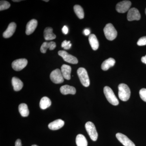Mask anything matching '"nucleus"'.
Listing matches in <instances>:
<instances>
[{"label":"nucleus","mask_w":146,"mask_h":146,"mask_svg":"<svg viewBox=\"0 0 146 146\" xmlns=\"http://www.w3.org/2000/svg\"><path fill=\"white\" fill-rule=\"evenodd\" d=\"M118 96L121 100L125 102L130 98L131 91L129 87L125 84L122 83L118 86Z\"/></svg>","instance_id":"nucleus-1"},{"label":"nucleus","mask_w":146,"mask_h":146,"mask_svg":"<svg viewBox=\"0 0 146 146\" xmlns=\"http://www.w3.org/2000/svg\"><path fill=\"white\" fill-rule=\"evenodd\" d=\"M104 92L106 98L111 104L117 106L119 104V102L113 91L109 86H105Z\"/></svg>","instance_id":"nucleus-2"},{"label":"nucleus","mask_w":146,"mask_h":146,"mask_svg":"<svg viewBox=\"0 0 146 146\" xmlns=\"http://www.w3.org/2000/svg\"><path fill=\"white\" fill-rule=\"evenodd\" d=\"M104 31L106 37L108 40L112 41L117 37V32L112 24H108L105 27Z\"/></svg>","instance_id":"nucleus-3"},{"label":"nucleus","mask_w":146,"mask_h":146,"mask_svg":"<svg viewBox=\"0 0 146 146\" xmlns=\"http://www.w3.org/2000/svg\"><path fill=\"white\" fill-rule=\"evenodd\" d=\"M77 74L82 84L85 87H88L90 85V80L86 69L83 68H79Z\"/></svg>","instance_id":"nucleus-4"},{"label":"nucleus","mask_w":146,"mask_h":146,"mask_svg":"<svg viewBox=\"0 0 146 146\" xmlns=\"http://www.w3.org/2000/svg\"><path fill=\"white\" fill-rule=\"evenodd\" d=\"M85 127L91 140L94 141H96L98 138V133L94 124L91 122H87L85 124Z\"/></svg>","instance_id":"nucleus-5"},{"label":"nucleus","mask_w":146,"mask_h":146,"mask_svg":"<svg viewBox=\"0 0 146 146\" xmlns=\"http://www.w3.org/2000/svg\"><path fill=\"white\" fill-rule=\"evenodd\" d=\"M50 78L55 84L62 83L64 80L61 70L58 69H56L51 73Z\"/></svg>","instance_id":"nucleus-6"},{"label":"nucleus","mask_w":146,"mask_h":146,"mask_svg":"<svg viewBox=\"0 0 146 146\" xmlns=\"http://www.w3.org/2000/svg\"><path fill=\"white\" fill-rule=\"evenodd\" d=\"M58 54L63 58L66 62L71 64H76L78 63L77 58L72 55L69 54L67 52L64 50H60L58 51Z\"/></svg>","instance_id":"nucleus-7"},{"label":"nucleus","mask_w":146,"mask_h":146,"mask_svg":"<svg viewBox=\"0 0 146 146\" xmlns=\"http://www.w3.org/2000/svg\"><path fill=\"white\" fill-rule=\"evenodd\" d=\"M28 64V61L25 58H21L13 61L12 67L14 70L20 71L25 68Z\"/></svg>","instance_id":"nucleus-8"},{"label":"nucleus","mask_w":146,"mask_h":146,"mask_svg":"<svg viewBox=\"0 0 146 146\" xmlns=\"http://www.w3.org/2000/svg\"><path fill=\"white\" fill-rule=\"evenodd\" d=\"M131 6V2L130 1H124L118 3L116 6V10L120 13H124L129 10Z\"/></svg>","instance_id":"nucleus-9"},{"label":"nucleus","mask_w":146,"mask_h":146,"mask_svg":"<svg viewBox=\"0 0 146 146\" xmlns=\"http://www.w3.org/2000/svg\"><path fill=\"white\" fill-rule=\"evenodd\" d=\"M141 14L137 9L132 8L129 9L127 15L128 21H139L141 19Z\"/></svg>","instance_id":"nucleus-10"},{"label":"nucleus","mask_w":146,"mask_h":146,"mask_svg":"<svg viewBox=\"0 0 146 146\" xmlns=\"http://www.w3.org/2000/svg\"><path fill=\"white\" fill-rule=\"evenodd\" d=\"M116 137L118 140L124 146H136L134 143L131 141L127 136L121 133L116 134Z\"/></svg>","instance_id":"nucleus-11"},{"label":"nucleus","mask_w":146,"mask_h":146,"mask_svg":"<svg viewBox=\"0 0 146 146\" xmlns=\"http://www.w3.org/2000/svg\"><path fill=\"white\" fill-rule=\"evenodd\" d=\"M37 21L35 19H32L29 21L27 24L26 33L27 35H30L33 33L37 27Z\"/></svg>","instance_id":"nucleus-12"},{"label":"nucleus","mask_w":146,"mask_h":146,"mask_svg":"<svg viewBox=\"0 0 146 146\" xmlns=\"http://www.w3.org/2000/svg\"><path fill=\"white\" fill-rule=\"evenodd\" d=\"M16 28V25L15 23H11L9 25L7 29L3 33L4 38H9L12 36L15 33Z\"/></svg>","instance_id":"nucleus-13"},{"label":"nucleus","mask_w":146,"mask_h":146,"mask_svg":"<svg viewBox=\"0 0 146 146\" xmlns=\"http://www.w3.org/2000/svg\"><path fill=\"white\" fill-rule=\"evenodd\" d=\"M64 124L65 122L64 121L60 119H58L50 123L49 124L48 126L50 129L56 130L63 127L64 125Z\"/></svg>","instance_id":"nucleus-14"},{"label":"nucleus","mask_w":146,"mask_h":146,"mask_svg":"<svg viewBox=\"0 0 146 146\" xmlns=\"http://www.w3.org/2000/svg\"><path fill=\"white\" fill-rule=\"evenodd\" d=\"M61 73L64 78L70 80L71 79V73L72 68L69 65L63 64L61 68Z\"/></svg>","instance_id":"nucleus-15"},{"label":"nucleus","mask_w":146,"mask_h":146,"mask_svg":"<svg viewBox=\"0 0 146 146\" xmlns=\"http://www.w3.org/2000/svg\"><path fill=\"white\" fill-rule=\"evenodd\" d=\"M60 92L63 95L68 94L74 95L76 93V89L75 87L70 85H65L61 86L60 89Z\"/></svg>","instance_id":"nucleus-16"},{"label":"nucleus","mask_w":146,"mask_h":146,"mask_svg":"<svg viewBox=\"0 0 146 146\" xmlns=\"http://www.w3.org/2000/svg\"><path fill=\"white\" fill-rule=\"evenodd\" d=\"M56 47V44L54 42H45L43 43L41 46L40 51L43 53H45L46 52L48 48L49 49L51 50H52L54 49Z\"/></svg>","instance_id":"nucleus-17"},{"label":"nucleus","mask_w":146,"mask_h":146,"mask_svg":"<svg viewBox=\"0 0 146 146\" xmlns=\"http://www.w3.org/2000/svg\"><path fill=\"white\" fill-rule=\"evenodd\" d=\"M115 60L114 58H110L106 59L102 63V69L104 71H107L110 68L113 67L115 65Z\"/></svg>","instance_id":"nucleus-18"},{"label":"nucleus","mask_w":146,"mask_h":146,"mask_svg":"<svg viewBox=\"0 0 146 146\" xmlns=\"http://www.w3.org/2000/svg\"><path fill=\"white\" fill-rule=\"evenodd\" d=\"M12 84L13 89L16 91H20L23 86V83L21 80L18 78L14 77L12 79Z\"/></svg>","instance_id":"nucleus-19"},{"label":"nucleus","mask_w":146,"mask_h":146,"mask_svg":"<svg viewBox=\"0 0 146 146\" xmlns=\"http://www.w3.org/2000/svg\"><path fill=\"white\" fill-rule=\"evenodd\" d=\"M44 37L45 40H52L55 39V35L53 33V29L51 27H46L44 31Z\"/></svg>","instance_id":"nucleus-20"},{"label":"nucleus","mask_w":146,"mask_h":146,"mask_svg":"<svg viewBox=\"0 0 146 146\" xmlns=\"http://www.w3.org/2000/svg\"><path fill=\"white\" fill-rule=\"evenodd\" d=\"M89 42L91 48L94 50L98 49L99 46V43L96 36L94 34H91L89 36Z\"/></svg>","instance_id":"nucleus-21"},{"label":"nucleus","mask_w":146,"mask_h":146,"mask_svg":"<svg viewBox=\"0 0 146 146\" xmlns=\"http://www.w3.org/2000/svg\"><path fill=\"white\" fill-rule=\"evenodd\" d=\"M76 144L77 146H87L88 143L85 136L79 134L76 137Z\"/></svg>","instance_id":"nucleus-22"},{"label":"nucleus","mask_w":146,"mask_h":146,"mask_svg":"<svg viewBox=\"0 0 146 146\" xmlns=\"http://www.w3.org/2000/svg\"><path fill=\"white\" fill-rule=\"evenodd\" d=\"M51 105V101L49 98L44 97L41 100L39 103V106L42 109L45 110L49 107Z\"/></svg>","instance_id":"nucleus-23"},{"label":"nucleus","mask_w":146,"mask_h":146,"mask_svg":"<svg viewBox=\"0 0 146 146\" xmlns=\"http://www.w3.org/2000/svg\"><path fill=\"white\" fill-rule=\"evenodd\" d=\"M19 111L21 116L23 117H27L29 116V114L28 106L26 104H21L19 106Z\"/></svg>","instance_id":"nucleus-24"},{"label":"nucleus","mask_w":146,"mask_h":146,"mask_svg":"<svg viewBox=\"0 0 146 146\" xmlns=\"http://www.w3.org/2000/svg\"><path fill=\"white\" fill-rule=\"evenodd\" d=\"M74 11L76 15L80 19L84 18V12L83 9L79 5H75L74 6Z\"/></svg>","instance_id":"nucleus-25"},{"label":"nucleus","mask_w":146,"mask_h":146,"mask_svg":"<svg viewBox=\"0 0 146 146\" xmlns=\"http://www.w3.org/2000/svg\"><path fill=\"white\" fill-rule=\"evenodd\" d=\"M10 7V4L8 2L5 1H1L0 2V10L3 11L8 9Z\"/></svg>","instance_id":"nucleus-26"},{"label":"nucleus","mask_w":146,"mask_h":146,"mask_svg":"<svg viewBox=\"0 0 146 146\" xmlns=\"http://www.w3.org/2000/svg\"><path fill=\"white\" fill-rule=\"evenodd\" d=\"M72 44L70 43V41H68L67 40H65L62 42L61 44V47L64 48V49L68 50L70 48Z\"/></svg>","instance_id":"nucleus-27"},{"label":"nucleus","mask_w":146,"mask_h":146,"mask_svg":"<svg viewBox=\"0 0 146 146\" xmlns=\"http://www.w3.org/2000/svg\"><path fill=\"white\" fill-rule=\"evenodd\" d=\"M139 94L141 99L146 102V89L143 88L141 89L139 91Z\"/></svg>","instance_id":"nucleus-28"},{"label":"nucleus","mask_w":146,"mask_h":146,"mask_svg":"<svg viewBox=\"0 0 146 146\" xmlns=\"http://www.w3.org/2000/svg\"><path fill=\"white\" fill-rule=\"evenodd\" d=\"M137 44L139 46H143L146 45V36H143L139 39L137 42Z\"/></svg>","instance_id":"nucleus-29"},{"label":"nucleus","mask_w":146,"mask_h":146,"mask_svg":"<svg viewBox=\"0 0 146 146\" xmlns=\"http://www.w3.org/2000/svg\"><path fill=\"white\" fill-rule=\"evenodd\" d=\"M62 32L63 34L66 35L68 34V29L66 26H64L62 29Z\"/></svg>","instance_id":"nucleus-30"},{"label":"nucleus","mask_w":146,"mask_h":146,"mask_svg":"<svg viewBox=\"0 0 146 146\" xmlns=\"http://www.w3.org/2000/svg\"><path fill=\"white\" fill-rule=\"evenodd\" d=\"M15 146H22V143L20 139H17L15 143Z\"/></svg>","instance_id":"nucleus-31"},{"label":"nucleus","mask_w":146,"mask_h":146,"mask_svg":"<svg viewBox=\"0 0 146 146\" xmlns=\"http://www.w3.org/2000/svg\"><path fill=\"white\" fill-rule=\"evenodd\" d=\"M83 33L85 35H88L90 33V31L88 29H85Z\"/></svg>","instance_id":"nucleus-32"},{"label":"nucleus","mask_w":146,"mask_h":146,"mask_svg":"<svg viewBox=\"0 0 146 146\" xmlns=\"http://www.w3.org/2000/svg\"><path fill=\"white\" fill-rule=\"evenodd\" d=\"M141 61L143 63L146 64V55L145 56H143L141 58Z\"/></svg>","instance_id":"nucleus-33"},{"label":"nucleus","mask_w":146,"mask_h":146,"mask_svg":"<svg viewBox=\"0 0 146 146\" xmlns=\"http://www.w3.org/2000/svg\"><path fill=\"white\" fill-rule=\"evenodd\" d=\"M13 2H20L21 1V0H20V1H19V0H18V1H16V0H15V1H12Z\"/></svg>","instance_id":"nucleus-34"},{"label":"nucleus","mask_w":146,"mask_h":146,"mask_svg":"<svg viewBox=\"0 0 146 146\" xmlns=\"http://www.w3.org/2000/svg\"><path fill=\"white\" fill-rule=\"evenodd\" d=\"M44 1L46 2H48L49 1H48H48H45V0H44Z\"/></svg>","instance_id":"nucleus-35"},{"label":"nucleus","mask_w":146,"mask_h":146,"mask_svg":"<svg viewBox=\"0 0 146 146\" xmlns=\"http://www.w3.org/2000/svg\"><path fill=\"white\" fill-rule=\"evenodd\" d=\"M31 146H37V145H32Z\"/></svg>","instance_id":"nucleus-36"},{"label":"nucleus","mask_w":146,"mask_h":146,"mask_svg":"<svg viewBox=\"0 0 146 146\" xmlns=\"http://www.w3.org/2000/svg\"><path fill=\"white\" fill-rule=\"evenodd\" d=\"M145 14H146V9H145Z\"/></svg>","instance_id":"nucleus-37"}]
</instances>
